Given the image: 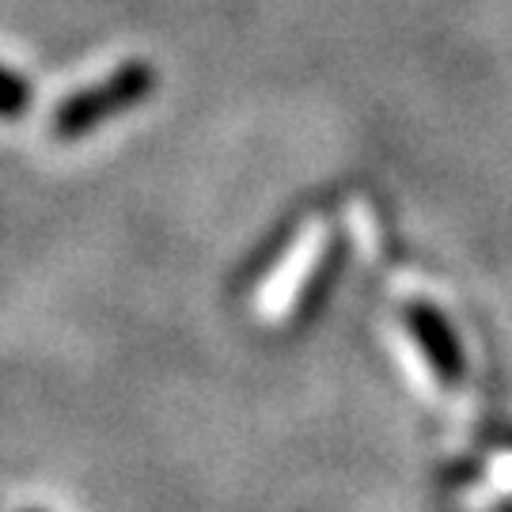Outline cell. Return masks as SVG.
Wrapping results in <instances>:
<instances>
[{"label":"cell","mask_w":512,"mask_h":512,"mask_svg":"<svg viewBox=\"0 0 512 512\" xmlns=\"http://www.w3.org/2000/svg\"><path fill=\"white\" fill-rule=\"evenodd\" d=\"M27 110H31V84L16 69L0 65V122H16Z\"/></svg>","instance_id":"cell-3"},{"label":"cell","mask_w":512,"mask_h":512,"mask_svg":"<svg viewBox=\"0 0 512 512\" xmlns=\"http://www.w3.org/2000/svg\"><path fill=\"white\" fill-rule=\"evenodd\" d=\"M406 330L414 334V342L421 346V357L437 372V380H444V384L463 380L459 338L452 334V327L444 323V315H440L437 308H429V304H410V308H406Z\"/></svg>","instance_id":"cell-2"},{"label":"cell","mask_w":512,"mask_h":512,"mask_svg":"<svg viewBox=\"0 0 512 512\" xmlns=\"http://www.w3.org/2000/svg\"><path fill=\"white\" fill-rule=\"evenodd\" d=\"M156 69L148 61H122L118 69H110L107 76H99L95 84L76 88L73 95H65L54 107L50 129L57 141H80L92 129L107 126L114 118H122L129 110H137L148 95L156 92Z\"/></svg>","instance_id":"cell-1"}]
</instances>
